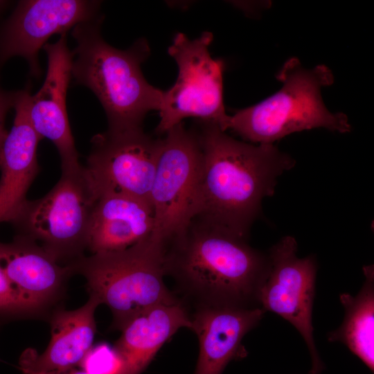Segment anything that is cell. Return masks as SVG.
Here are the masks:
<instances>
[{
    "label": "cell",
    "instance_id": "obj_1",
    "mask_svg": "<svg viewBox=\"0 0 374 374\" xmlns=\"http://www.w3.org/2000/svg\"><path fill=\"white\" fill-rule=\"evenodd\" d=\"M194 129L201 163L193 220L247 239L262 199L295 161L274 144L236 140L215 123L198 121Z\"/></svg>",
    "mask_w": 374,
    "mask_h": 374
},
{
    "label": "cell",
    "instance_id": "obj_2",
    "mask_svg": "<svg viewBox=\"0 0 374 374\" xmlns=\"http://www.w3.org/2000/svg\"><path fill=\"white\" fill-rule=\"evenodd\" d=\"M166 246V274L202 305L260 306L258 293L269 269L268 253L247 239L198 220Z\"/></svg>",
    "mask_w": 374,
    "mask_h": 374
},
{
    "label": "cell",
    "instance_id": "obj_3",
    "mask_svg": "<svg viewBox=\"0 0 374 374\" xmlns=\"http://www.w3.org/2000/svg\"><path fill=\"white\" fill-rule=\"evenodd\" d=\"M103 21L99 15L73 27L71 77L98 98L108 130L143 128L145 116L159 111L164 93L150 84L141 70L150 53L149 44L142 38L126 50L111 46L101 35Z\"/></svg>",
    "mask_w": 374,
    "mask_h": 374
},
{
    "label": "cell",
    "instance_id": "obj_4",
    "mask_svg": "<svg viewBox=\"0 0 374 374\" xmlns=\"http://www.w3.org/2000/svg\"><path fill=\"white\" fill-rule=\"evenodd\" d=\"M277 79L283 84L276 93L228 115L222 130H231L258 144H274L292 133L318 127L340 133L350 131L347 116L330 112L322 100L321 89L334 81L326 66L305 69L292 57L284 64Z\"/></svg>",
    "mask_w": 374,
    "mask_h": 374
},
{
    "label": "cell",
    "instance_id": "obj_5",
    "mask_svg": "<svg viewBox=\"0 0 374 374\" xmlns=\"http://www.w3.org/2000/svg\"><path fill=\"white\" fill-rule=\"evenodd\" d=\"M166 253V244L150 237L125 250L84 255L68 265L86 278L89 295L109 307L112 328L121 330L151 307L180 302L163 281Z\"/></svg>",
    "mask_w": 374,
    "mask_h": 374
},
{
    "label": "cell",
    "instance_id": "obj_6",
    "mask_svg": "<svg viewBox=\"0 0 374 374\" xmlns=\"http://www.w3.org/2000/svg\"><path fill=\"white\" fill-rule=\"evenodd\" d=\"M99 198L84 166L62 170L44 197L27 200L12 222L19 235L36 242L62 265L84 256L89 224Z\"/></svg>",
    "mask_w": 374,
    "mask_h": 374
},
{
    "label": "cell",
    "instance_id": "obj_7",
    "mask_svg": "<svg viewBox=\"0 0 374 374\" xmlns=\"http://www.w3.org/2000/svg\"><path fill=\"white\" fill-rule=\"evenodd\" d=\"M213 39L207 31L194 39L182 33L174 37L168 53L177 63L178 75L164 91L157 134H164L190 117L215 123L222 129L228 116L223 103L224 62L211 55Z\"/></svg>",
    "mask_w": 374,
    "mask_h": 374
},
{
    "label": "cell",
    "instance_id": "obj_8",
    "mask_svg": "<svg viewBox=\"0 0 374 374\" xmlns=\"http://www.w3.org/2000/svg\"><path fill=\"white\" fill-rule=\"evenodd\" d=\"M161 138L150 193L154 225L152 238L167 244L193 219L201 163L197 133L181 123Z\"/></svg>",
    "mask_w": 374,
    "mask_h": 374
},
{
    "label": "cell",
    "instance_id": "obj_9",
    "mask_svg": "<svg viewBox=\"0 0 374 374\" xmlns=\"http://www.w3.org/2000/svg\"><path fill=\"white\" fill-rule=\"evenodd\" d=\"M295 238L287 235L269 250V269L260 289L258 303L265 312L280 316L297 330L310 355V374H320L323 364L312 325L317 260L314 256L299 258Z\"/></svg>",
    "mask_w": 374,
    "mask_h": 374
},
{
    "label": "cell",
    "instance_id": "obj_10",
    "mask_svg": "<svg viewBox=\"0 0 374 374\" xmlns=\"http://www.w3.org/2000/svg\"><path fill=\"white\" fill-rule=\"evenodd\" d=\"M91 143L84 166L98 197L119 194L150 202L161 138L149 136L143 128L107 129Z\"/></svg>",
    "mask_w": 374,
    "mask_h": 374
},
{
    "label": "cell",
    "instance_id": "obj_11",
    "mask_svg": "<svg viewBox=\"0 0 374 374\" xmlns=\"http://www.w3.org/2000/svg\"><path fill=\"white\" fill-rule=\"evenodd\" d=\"M100 4L84 0L20 1L0 28V66L20 56L28 64L30 74L39 78L38 54L48 38L98 17Z\"/></svg>",
    "mask_w": 374,
    "mask_h": 374
},
{
    "label": "cell",
    "instance_id": "obj_12",
    "mask_svg": "<svg viewBox=\"0 0 374 374\" xmlns=\"http://www.w3.org/2000/svg\"><path fill=\"white\" fill-rule=\"evenodd\" d=\"M0 267L26 314L41 313L59 300L69 277L64 265L34 240L17 235L10 243L0 242Z\"/></svg>",
    "mask_w": 374,
    "mask_h": 374
},
{
    "label": "cell",
    "instance_id": "obj_13",
    "mask_svg": "<svg viewBox=\"0 0 374 374\" xmlns=\"http://www.w3.org/2000/svg\"><path fill=\"white\" fill-rule=\"evenodd\" d=\"M43 48L47 55V73L39 90L29 96L28 114L39 136L48 139L57 148L62 170L70 169L80 165L66 107L73 53L67 46L66 34Z\"/></svg>",
    "mask_w": 374,
    "mask_h": 374
},
{
    "label": "cell",
    "instance_id": "obj_14",
    "mask_svg": "<svg viewBox=\"0 0 374 374\" xmlns=\"http://www.w3.org/2000/svg\"><path fill=\"white\" fill-rule=\"evenodd\" d=\"M29 87L15 92L13 125L0 152V223H12L27 202L26 194L39 170L37 150L42 139L28 114Z\"/></svg>",
    "mask_w": 374,
    "mask_h": 374
},
{
    "label": "cell",
    "instance_id": "obj_15",
    "mask_svg": "<svg viewBox=\"0 0 374 374\" xmlns=\"http://www.w3.org/2000/svg\"><path fill=\"white\" fill-rule=\"evenodd\" d=\"M265 313L258 305H201L190 317L199 344L195 374H222L230 361L243 357L242 339Z\"/></svg>",
    "mask_w": 374,
    "mask_h": 374
},
{
    "label": "cell",
    "instance_id": "obj_16",
    "mask_svg": "<svg viewBox=\"0 0 374 374\" xmlns=\"http://www.w3.org/2000/svg\"><path fill=\"white\" fill-rule=\"evenodd\" d=\"M99 301L89 295L87 302L73 310H57L51 317V338L41 354L28 348L19 358L24 374L62 371L79 366L93 346L96 325L94 312Z\"/></svg>",
    "mask_w": 374,
    "mask_h": 374
},
{
    "label": "cell",
    "instance_id": "obj_17",
    "mask_svg": "<svg viewBox=\"0 0 374 374\" xmlns=\"http://www.w3.org/2000/svg\"><path fill=\"white\" fill-rule=\"evenodd\" d=\"M154 225L150 202L124 195H101L91 216L87 249L91 254L125 250L150 238Z\"/></svg>",
    "mask_w": 374,
    "mask_h": 374
},
{
    "label": "cell",
    "instance_id": "obj_18",
    "mask_svg": "<svg viewBox=\"0 0 374 374\" xmlns=\"http://www.w3.org/2000/svg\"><path fill=\"white\" fill-rule=\"evenodd\" d=\"M181 328L192 329L191 317L181 301L151 307L132 319L114 346L124 361V374H141Z\"/></svg>",
    "mask_w": 374,
    "mask_h": 374
},
{
    "label": "cell",
    "instance_id": "obj_19",
    "mask_svg": "<svg viewBox=\"0 0 374 374\" xmlns=\"http://www.w3.org/2000/svg\"><path fill=\"white\" fill-rule=\"evenodd\" d=\"M365 280L358 294L339 295L344 309L342 323L328 334L330 342L344 344L373 372L374 370V269L364 266Z\"/></svg>",
    "mask_w": 374,
    "mask_h": 374
},
{
    "label": "cell",
    "instance_id": "obj_20",
    "mask_svg": "<svg viewBox=\"0 0 374 374\" xmlns=\"http://www.w3.org/2000/svg\"><path fill=\"white\" fill-rule=\"evenodd\" d=\"M89 374H124L125 363L114 347L107 343L93 346L79 364Z\"/></svg>",
    "mask_w": 374,
    "mask_h": 374
},
{
    "label": "cell",
    "instance_id": "obj_21",
    "mask_svg": "<svg viewBox=\"0 0 374 374\" xmlns=\"http://www.w3.org/2000/svg\"><path fill=\"white\" fill-rule=\"evenodd\" d=\"M0 314H24L26 312L0 267Z\"/></svg>",
    "mask_w": 374,
    "mask_h": 374
},
{
    "label": "cell",
    "instance_id": "obj_22",
    "mask_svg": "<svg viewBox=\"0 0 374 374\" xmlns=\"http://www.w3.org/2000/svg\"><path fill=\"white\" fill-rule=\"evenodd\" d=\"M15 92L3 90L0 86V152L8 134L5 129V120L9 109L13 107Z\"/></svg>",
    "mask_w": 374,
    "mask_h": 374
},
{
    "label": "cell",
    "instance_id": "obj_23",
    "mask_svg": "<svg viewBox=\"0 0 374 374\" xmlns=\"http://www.w3.org/2000/svg\"><path fill=\"white\" fill-rule=\"evenodd\" d=\"M32 374H89L83 370H76L75 368H72L66 371H48V372H39L34 373Z\"/></svg>",
    "mask_w": 374,
    "mask_h": 374
},
{
    "label": "cell",
    "instance_id": "obj_24",
    "mask_svg": "<svg viewBox=\"0 0 374 374\" xmlns=\"http://www.w3.org/2000/svg\"><path fill=\"white\" fill-rule=\"evenodd\" d=\"M7 3L8 2L5 1H0V12L5 8Z\"/></svg>",
    "mask_w": 374,
    "mask_h": 374
}]
</instances>
